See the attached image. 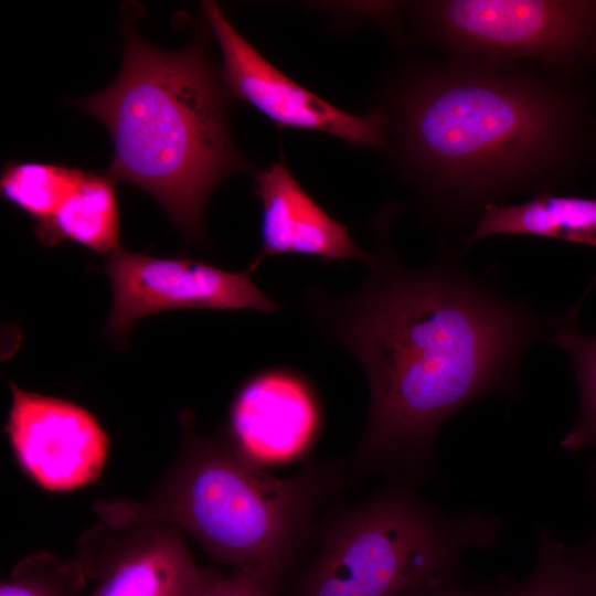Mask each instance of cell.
Segmentation results:
<instances>
[{"label": "cell", "mask_w": 596, "mask_h": 596, "mask_svg": "<svg viewBox=\"0 0 596 596\" xmlns=\"http://www.w3.org/2000/svg\"><path fill=\"white\" fill-rule=\"evenodd\" d=\"M85 573L81 565L65 564L47 554L20 562L0 586V596H82Z\"/></svg>", "instance_id": "ac0fdd59"}, {"label": "cell", "mask_w": 596, "mask_h": 596, "mask_svg": "<svg viewBox=\"0 0 596 596\" xmlns=\"http://www.w3.org/2000/svg\"><path fill=\"white\" fill-rule=\"evenodd\" d=\"M594 137H595V142H596V118L594 119Z\"/></svg>", "instance_id": "603a6c76"}, {"label": "cell", "mask_w": 596, "mask_h": 596, "mask_svg": "<svg viewBox=\"0 0 596 596\" xmlns=\"http://www.w3.org/2000/svg\"><path fill=\"white\" fill-rule=\"evenodd\" d=\"M255 270L248 265L234 273L200 259L118 248L103 267L113 296L106 333L123 340L139 319L177 309L276 312L281 306L254 284Z\"/></svg>", "instance_id": "52a82bcc"}, {"label": "cell", "mask_w": 596, "mask_h": 596, "mask_svg": "<svg viewBox=\"0 0 596 596\" xmlns=\"http://www.w3.org/2000/svg\"><path fill=\"white\" fill-rule=\"evenodd\" d=\"M406 45L444 57L532 66L581 84L596 72V0L402 1Z\"/></svg>", "instance_id": "8992f818"}, {"label": "cell", "mask_w": 596, "mask_h": 596, "mask_svg": "<svg viewBox=\"0 0 596 596\" xmlns=\"http://www.w3.org/2000/svg\"><path fill=\"white\" fill-rule=\"evenodd\" d=\"M219 572L203 568L199 578L187 589L183 596H212Z\"/></svg>", "instance_id": "7402d4cb"}, {"label": "cell", "mask_w": 596, "mask_h": 596, "mask_svg": "<svg viewBox=\"0 0 596 596\" xmlns=\"http://www.w3.org/2000/svg\"><path fill=\"white\" fill-rule=\"evenodd\" d=\"M497 235H528L596 247V196L542 192L520 204H489L466 247Z\"/></svg>", "instance_id": "4fadbf2b"}, {"label": "cell", "mask_w": 596, "mask_h": 596, "mask_svg": "<svg viewBox=\"0 0 596 596\" xmlns=\"http://www.w3.org/2000/svg\"><path fill=\"white\" fill-rule=\"evenodd\" d=\"M586 480L588 493L596 504V461L587 468ZM571 550L582 561L596 566V526L583 543Z\"/></svg>", "instance_id": "44dd1931"}, {"label": "cell", "mask_w": 596, "mask_h": 596, "mask_svg": "<svg viewBox=\"0 0 596 596\" xmlns=\"http://www.w3.org/2000/svg\"><path fill=\"white\" fill-rule=\"evenodd\" d=\"M321 424L313 386L286 368L267 369L249 377L236 393L228 415L232 444L260 466L305 456Z\"/></svg>", "instance_id": "30bf717a"}, {"label": "cell", "mask_w": 596, "mask_h": 596, "mask_svg": "<svg viewBox=\"0 0 596 596\" xmlns=\"http://www.w3.org/2000/svg\"><path fill=\"white\" fill-rule=\"evenodd\" d=\"M483 587L487 596H596V566L540 526L530 575L520 582L501 575L496 586Z\"/></svg>", "instance_id": "9a60e30c"}, {"label": "cell", "mask_w": 596, "mask_h": 596, "mask_svg": "<svg viewBox=\"0 0 596 596\" xmlns=\"http://www.w3.org/2000/svg\"><path fill=\"white\" fill-rule=\"evenodd\" d=\"M123 39L117 77L75 105L109 132L107 173L149 193L185 238L200 241L215 188L232 174L256 171L230 132L232 97L203 36L168 52L145 42L126 21Z\"/></svg>", "instance_id": "3957f363"}, {"label": "cell", "mask_w": 596, "mask_h": 596, "mask_svg": "<svg viewBox=\"0 0 596 596\" xmlns=\"http://www.w3.org/2000/svg\"><path fill=\"white\" fill-rule=\"evenodd\" d=\"M578 85L521 64L402 62L374 95L381 152L437 221L479 217L519 192H562L595 142Z\"/></svg>", "instance_id": "7a4b0ae2"}, {"label": "cell", "mask_w": 596, "mask_h": 596, "mask_svg": "<svg viewBox=\"0 0 596 596\" xmlns=\"http://www.w3.org/2000/svg\"><path fill=\"white\" fill-rule=\"evenodd\" d=\"M253 193L260 203V248L249 264L254 269L276 255L372 264L373 253L355 245L348 228L299 184L283 157L254 172Z\"/></svg>", "instance_id": "8fae6325"}, {"label": "cell", "mask_w": 596, "mask_h": 596, "mask_svg": "<svg viewBox=\"0 0 596 596\" xmlns=\"http://www.w3.org/2000/svg\"><path fill=\"white\" fill-rule=\"evenodd\" d=\"M6 432L25 472L42 488L70 491L94 482L109 440L97 419L72 402L10 383Z\"/></svg>", "instance_id": "9c48e42d"}, {"label": "cell", "mask_w": 596, "mask_h": 596, "mask_svg": "<svg viewBox=\"0 0 596 596\" xmlns=\"http://www.w3.org/2000/svg\"><path fill=\"white\" fill-rule=\"evenodd\" d=\"M201 9L220 47V78L232 98L259 113L278 129L316 131L353 147L384 149L385 126L379 113L371 108L354 115L333 106L267 61L215 2L202 1Z\"/></svg>", "instance_id": "ba28073f"}, {"label": "cell", "mask_w": 596, "mask_h": 596, "mask_svg": "<svg viewBox=\"0 0 596 596\" xmlns=\"http://www.w3.org/2000/svg\"><path fill=\"white\" fill-rule=\"evenodd\" d=\"M162 529L105 565L92 596H183L203 568L178 531Z\"/></svg>", "instance_id": "7c38bea8"}, {"label": "cell", "mask_w": 596, "mask_h": 596, "mask_svg": "<svg viewBox=\"0 0 596 596\" xmlns=\"http://www.w3.org/2000/svg\"><path fill=\"white\" fill-rule=\"evenodd\" d=\"M212 596H274L254 575L233 570L228 575L217 574Z\"/></svg>", "instance_id": "ffe728a7"}, {"label": "cell", "mask_w": 596, "mask_h": 596, "mask_svg": "<svg viewBox=\"0 0 596 596\" xmlns=\"http://www.w3.org/2000/svg\"><path fill=\"white\" fill-rule=\"evenodd\" d=\"M351 483L334 459L306 462L277 477L232 441L191 433L173 478L146 503H100L96 511L123 528L170 523L189 532L215 561L257 577L279 596L316 545L323 505Z\"/></svg>", "instance_id": "277c9868"}, {"label": "cell", "mask_w": 596, "mask_h": 596, "mask_svg": "<svg viewBox=\"0 0 596 596\" xmlns=\"http://www.w3.org/2000/svg\"><path fill=\"white\" fill-rule=\"evenodd\" d=\"M416 488L387 481L355 503L329 502L315 553L285 596H402L438 573L466 571L465 552L500 538L499 517L449 513Z\"/></svg>", "instance_id": "5b68a950"}, {"label": "cell", "mask_w": 596, "mask_h": 596, "mask_svg": "<svg viewBox=\"0 0 596 596\" xmlns=\"http://www.w3.org/2000/svg\"><path fill=\"white\" fill-rule=\"evenodd\" d=\"M390 203L372 221L370 274L348 295L306 294L317 324L362 366L365 427L352 473L377 472L414 487L435 470L434 444L453 414L488 393L513 395L515 370L545 318L456 270L443 256L407 268L390 245Z\"/></svg>", "instance_id": "6da1fadb"}, {"label": "cell", "mask_w": 596, "mask_h": 596, "mask_svg": "<svg viewBox=\"0 0 596 596\" xmlns=\"http://www.w3.org/2000/svg\"><path fill=\"white\" fill-rule=\"evenodd\" d=\"M115 184L107 172L83 170L55 213L33 224L38 240L49 247L70 242L108 257L120 248Z\"/></svg>", "instance_id": "5bb4252c"}, {"label": "cell", "mask_w": 596, "mask_h": 596, "mask_svg": "<svg viewBox=\"0 0 596 596\" xmlns=\"http://www.w3.org/2000/svg\"><path fill=\"white\" fill-rule=\"evenodd\" d=\"M464 571L451 570L430 576L402 596H487L483 585L468 587L461 583Z\"/></svg>", "instance_id": "d6986e66"}, {"label": "cell", "mask_w": 596, "mask_h": 596, "mask_svg": "<svg viewBox=\"0 0 596 596\" xmlns=\"http://www.w3.org/2000/svg\"><path fill=\"white\" fill-rule=\"evenodd\" d=\"M552 341L572 361L579 394L577 419L560 440V447L568 453L596 449V336L583 333L565 321Z\"/></svg>", "instance_id": "e0dca14e"}, {"label": "cell", "mask_w": 596, "mask_h": 596, "mask_svg": "<svg viewBox=\"0 0 596 596\" xmlns=\"http://www.w3.org/2000/svg\"><path fill=\"white\" fill-rule=\"evenodd\" d=\"M83 170L39 161H9L1 171V196L34 220H49Z\"/></svg>", "instance_id": "2e32d148"}]
</instances>
